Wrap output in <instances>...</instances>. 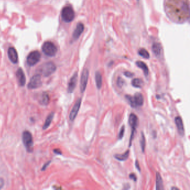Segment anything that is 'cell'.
<instances>
[{
  "instance_id": "1",
  "label": "cell",
  "mask_w": 190,
  "mask_h": 190,
  "mask_svg": "<svg viewBox=\"0 0 190 190\" xmlns=\"http://www.w3.org/2000/svg\"><path fill=\"white\" fill-rule=\"evenodd\" d=\"M164 7L167 15L174 22L183 23L189 18V0H165Z\"/></svg>"
},
{
  "instance_id": "2",
  "label": "cell",
  "mask_w": 190,
  "mask_h": 190,
  "mask_svg": "<svg viewBox=\"0 0 190 190\" xmlns=\"http://www.w3.org/2000/svg\"><path fill=\"white\" fill-rule=\"evenodd\" d=\"M39 70L41 75L45 77H48L56 71V66L54 63L48 62L41 65Z\"/></svg>"
},
{
  "instance_id": "3",
  "label": "cell",
  "mask_w": 190,
  "mask_h": 190,
  "mask_svg": "<svg viewBox=\"0 0 190 190\" xmlns=\"http://www.w3.org/2000/svg\"><path fill=\"white\" fill-rule=\"evenodd\" d=\"M42 51L46 55L53 57L55 55L57 49L55 44L51 41H46L42 45Z\"/></svg>"
},
{
  "instance_id": "4",
  "label": "cell",
  "mask_w": 190,
  "mask_h": 190,
  "mask_svg": "<svg viewBox=\"0 0 190 190\" xmlns=\"http://www.w3.org/2000/svg\"><path fill=\"white\" fill-rule=\"evenodd\" d=\"M61 15L64 21L68 23H70L74 20L75 13L71 6H66L62 9Z\"/></svg>"
},
{
  "instance_id": "5",
  "label": "cell",
  "mask_w": 190,
  "mask_h": 190,
  "mask_svg": "<svg viewBox=\"0 0 190 190\" xmlns=\"http://www.w3.org/2000/svg\"><path fill=\"white\" fill-rule=\"evenodd\" d=\"M23 142L24 145L29 152L33 150V141L31 133L29 131H25L23 133Z\"/></svg>"
},
{
  "instance_id": "6",
  "label": "cell",
  "mask_w": 190,
  "mask_h": 190,
  "mask_svg": "<svg viewBox=\"0 0 190 190\" xmlns=\"http://www.w3.org/2000/svg\"><path fill=\"white\" fill-rule=\"evenodd\" d=\"M41 59V54L39 51L35 50L31 52L27 57V63L32 66L39 62Z\"/></svg>"
},
{
  "instance_id": "7",
  "label": "cell",
  "mask_w": 190,
  "mask_h": 190,
  "mask_svg": "<svg viewBox=\"0 0 190 190\" xmlns=\"http://www.w3.org/2000/svg\"><path fill=\"white\" fill-rule=\"evenodd\" d=\"M129 125H130V126L131 127V128H132V133H131V135L130 141H129V147H131L132 140L133 139V138H134L136 128H137V125H138V118L134 113H132L129 116Z\"/></svg>"
},
{
  "instance_id": "8",
  "label": "cell",
  "mask_w": 190,
  "mask_h": 190,
  "mask_svg": "<svg viewBox=\"0 0 190 190\" xmlns=\"http://www.w3.org/2000/svg\"><path fill=\"white\" fill-rule=\"evenodd\" d=\"M42 85V80L39 74L33 75L30 80L27 87L29 89H35L40 87Z\"/></svg>"
},
{
  "instance_id": "9",
  "label": "cell",
  "mask_w": 190,
  "mask_h": 190,
  "mask_svg": "<svg viewBox=\"0 0 190 190\" xmlns=\"http://www.w3.org/2000/svg\"><path fill=\"white\" fill-rule=\"evenodd\" d=\"M89 70L87 69H84L82 72L81 75L80 84V89L82 93H84L86 89L88 78H89Z\"/></svg>"
},
{
  "instance_id": "10",
  "label": "cell",
  "mask_w": 190,
  "mask_h": 190,
  "mask_svg": "<svg viewBox=\"0 0 190 190\" xmlns=\"http://www.w3.org/2000/svg\"><path fill=\"white\" fill-rule=\"evenodd\" d=\"M81 103V99L79 98L76 102V103H75L74 105L73 106L69 114V119L71 121H74L76 118L78 113L79 111Z\"/></svg>"
},
{
  "instance_id": "11",
  "label": "cell",
  "mask_w": 190,
  "mask_h": 190,
  "mask_svg": "<svg viewBox=\"0 0 190 190\" xmlns=\"http://www.w3.org/2000/svg\"><path fill=\"white\" fill-rule=\"evenodd\" d=\"M78 81V72H75L72 76L69 81L68 86V92L69 93H72L75 90Z\"/></svg>"
},
{
  "instance_id": "12",
  "label": "cell",
  "mask_w": 190,
  "mask_h": 190,
  "mask_svg": "<svg viewBox=\"0 0 190 190\" xmlns=\"http://www.w3.org/2000/svg\"><path fill=\"white\" fill-rule=\"evenodd\" d=\"M16 78L20 87H24L26 84V77L23 70L21 68L17 69L16 73Z\"/></svg>"
},
{
  "instance_id": "13",
  "label": "cell",
  "mask_w": 190,
  "mask_h": 190,
  "mask_svg": "<svg viewBox=\"0 0 190 190\" xmlns=\"http://www.w3.org/2000/svg\"><path fill=\"white\" fill-rule=\"evenodd\" d=\"M8 56L10 60L13 64H17L18 61V54L16 49L14 47L8 48Z\"/></svg>"
},
{
  "instance_id": "14",
  "label": "cell",
  "mask_w": 190,
  "mask_h": 190,
  "mask_svg": "<svg viewBox=\"0 0 190 190\" xmlns=\"http://www.w3.org/2000/svg\"><path fill=\"white\" fill-rule=\"evenodd\" d=\"M84 30V26L82 23H79L77 25L75 30L72 33V38L74 40H77L79 39L80 36L83 33Z\"/></svg>"
},
{
  "instance_id": "15",
  "label": "cell",
  "mask_w": 190,
  "mask_h": 190,
  "mask_svg": "<svg viewBox=\"0 0 190 190\" xmlns=\"http://www.w3.org/2000/svg\"><path fill=\"white\" fill-rule=\"evenodd\" d=\"M174 121L179 134L181 136H183L185 133V129L182 118L180 117H176Z\"/></svg>"
},
{
  "instance_id": "16",
  "label": "cell",
  "mask_w": 190,
  "mask_h": 190,
  "mask_svg": "<svg viewBox=\"0 0 190 190\" xmlns=\"http://www.w3.org/2000/svg\"><path fill=\"white\" fill-rule=\"evenodd\" d=\"M135 107H141L144 103V98L142 94L140 93H137L133 96Z\"/></svg>"
},
{
  "instance_id": "17",
  "label": "cell",
  "mask_w": 190,
  "mask_h": 190,
  "mask_svg": "<svg viewBox=\"0 0 190 190\" xmlns=\"http://www.w3.org/2000/svg\"><path fill=\"white\" fill-rule=\"evenodd\" d=\"M39 102L42 105L46 106L48 105L50 102V96L48 93L46 92L42 93L40 96Z\"/></svg>"
},
{
  "instance_id": "18",
  "label": "cell",
  "mask_w": 190,
  "mask_h": 190,
  "mask_svg": "<svg viewBox=\"0 0 190 190\" xmlns=\"http://www.w3.org/2000/svg\"><path fill=\"white\" fill-rule=\"evenodd\" d=\"M162 51V48L160 44L157 42L153 44L152 46V51L155 55L157 57H159L161 55Z\"/></svg>"
},
{
  "instance_id": "19",
  "label": "cell",
  "mask_w": 190,
  "mask_h": 190,
  "mask_svg": "<svg viewBox=\"0 0 190 190\" xmlns=\"http://www.w3.org/2000/svg\"><path fill=\"white\" fill-rule=\"evenodd\" d=\"M95 80L96 86L97 88L98 89H101V87H102L103 79H102V75L99 71H96L95 72Z\"/></svg>"
},
{
  "instance_id": "20",
  "label": "cell",
  "mask_w": 190,
  "mask_h": 190,
  "mask_svg": "<svg viewBox=\"0 0 190 190\" xmlns=\"http://www.w3.org/2000/svg\"><path fill=\"white\" fill-rule=\"evenodd\" d=\"M163 183L162 177L159 172L156 173V190H163Z\"/></svg>"
},
{
  "instance_id": "21",
  "label": "cell",
  "mask_w": 190,
  "mask_h": 190,
  "mask_svg": "<svg viewBox=\"0 0 190 190\" xmlns=\"http://www.w3.org/2000/svg\"><path fill=\"white\" fill-rule=\"evenodd\" d=\"M135 64H136V65L138 67H139V68L142 69L145 76H148V75L149 70H148V66H147V65L146 64L144 63V62H141V61H138L135 63Z\"/></svg>"
},
{
  "instance_id": "22",
  "label": "cell",
  "mask_w": 190,
  "mask_h": 190,
  "mask_svg": "<svg viewBox=\"0 0 190 190\" xmlns=\"http://www.w3.org/2000/svg\"><path fill=\"white\" fill-rule=\"evenodd\" d=\"M129 156V150H127L123 154H116L114 156V158L120 161H126Z\"/></svg>"
},
{
  "instance_id": "23",
  "label": "cell",
  "mask_w": 190,
  "mask_h": 190,
  "mask_svg": "<svg viewBox=\"0 0 190 190\" xmlns=\"http://www.w3.org/2000/svg\"><path fill=\"white\" fill-rule=\"evenodd\" d=\"M54 113L52 112L50 114H49L48 117L46 118V120L44 123V124L43 126V129H46L49 127L53 121V119L54 118Z\"/></svg>"
},
{
  "instance_id": "24",
  "label": "cell",
  "mask_w": 190,
  "mask_h": 190,
  "mask_svg": "<svg viewBox=\"0 0 190 190\" xmlns=\"http://www.w3.org/2000/svg\"><path fill=\"white\" fill-rule=\"evenodd\" d=\"M132 85L134 87L141 88L143 85V81L139 78H135L132 81Z\"/></svg>"
},
{
  "instance_id": "25",
  "label": "cell",
  "mask_w": 190,
  "mask_h": 190,
  "mask_svg": "<svg viewBox=\"0 0 190 190\" xmlns=\"http://www.w3.org/2000/svg\"><path fill=\"white\" fill-rule=\"evenodd\" d=\"M138 54H139V55L141 56L143 58H145V59H148L150 57L149 53L145 49H143V48L139 50Z\"/></svg>"
},
{
  "instance_id": "26",
  "label": "cell",
  "mask_w": 190,
  "mask_h": 190,
  "mask_svg": "<svg viewBox=\"0 0 190 190\" xmlns=\"http://www.w3.org/2000/svg\"><path fill=\"white\" fill-rule=\"evenodd\" d=\"M140 144H141V148L143 152H144L145 148H146V138L144 133L142 132L141 133V137L140 140Z\"/></svg>"
},
{
  "instance_id": "27",
  "label": "cell",
  "mask_w": 190,
  "mask_h": 190,
  "mask_svg": "<svg viewBox=\"0 0 190 190\" xmlns=\"http://www.w3.org/2000/svg\"><path fill=\"white\" fill-rule=\"evenodd\" d=\"M125 132V126H123L120 129L119 135H118V139H122L124 136Z\"/></svg>"
},
{
  "instance_id": "28",
  "label": "cell",
  "mask_w": 190,
  "mask_h": 190,
  "mask_svg": "<svg viewBox=\"0 0 190 190\" xmlns=\"http://www.w3.org/2000/svg\"><path fill=\"white\" fill-rule=\"evenodd\" d=\"M124 84V80L122 79L120 77H119L117 80V85L119 87H122Z\"/></svg>"
},
{
  "instance_id": "29",
  "label": "cell",
  "mask_w": 190,
  "mask_h": 190,
  "mask_svg": "<svg viewBox=\"0 0 190 190\" xmlns=\"http://www.w3.org/2000/svg\"><path fill=\"white\" fill-rule=\"evenodd\" d=\"M124 74L126 77H127L128 78H132L133 76V74L131 72H129V71H126L124 73Z\"/></svg>"
},
{
  "instance_id": "30",
  "label": "cell",
  "mask_w": 190,
  "mask_h": 190,
  "mask_svg": "<svg viewBox=\"0 0 190 190\" xmlns=\"http://www.w3.org/2000/svg\"><path fill=\"white\" fill-rule=\"evenodd\" d=\"M50 162H51V161H48V162H46V163H45V164H44V165L43 167H42V169H41V171H44L46 170V169L47 168V167H48L49 166V165H50Z\"/></svg>"
},
{
  "instance_id": "31",
  "label": "cell",
  "mask_w": 190,
  "mask_h": 190,
  "mask_svg": "<svg viewBox=\"0 0 190 190\" xmlns=\"http://www.w3.org/2000/svg\"><path fill=\"white\" fill-rule=\"evenodd\" d=\"M129 178H131V179H132V180H133L134 181H137V177H136V176H135V174H133V173H132V174H130V175H129Z\"/></svg>"
},
{
  "instance_id": "32",
  "label": "cell",
  "mask_w": 190,
  "mask_h": 190,
  "mask_svg": "<svg viewBox=\"0 0 190 190\" xmlns=\"http://www.w3.org/2000/svg\"><path fill=\"white\" fill-rule=\"evenodd\" d=\"M4 185H5L4 180L2 178H0V190L3 188V187L4 186Z\"/></svg>"
},
{
  "instance_id": "33",
  "label": "cell",
  "mask_w": 190,
  "mask_h": 190,
  "mask_svg": "<svg viewBox=\"0 0 190 190\" xmlns=\"http://www.w3.org/2000/svg\"><path fill=\"white\" fill-rule=\"evenodd\" d=\"M135 167H136V168L139 171V172H141V168H140V166H139V162H138V161L137 159L136 161H135Z\"/></svg>"
},
{
  "instance_id": "34",
  "label": "cell",
  "mask_w": 190,
  "mask_h": 190,
  "mask_svg": "<svg viewBox=\"0 0 190 190\" xmlns=\"http://www.w3.org/2000/svg\"><path fill=\"white\" fill-rule=\"evenodd\" d=\"M54 152L56 154H58V155H61L62 154V151L60 150H58V149H55L54 150Z\"/></svg>"
},
{
  "instance_id": "35",
  "label": "cell",
  "mask_w": 190,
  "mask_h": 190,
  "mask_svg": "<svg viewBox=\"0 0 190 190\" xmlns=\"http://www.w3.org/2000/svg\"><path fill=\"white\" fill-rule=\"evenodd\" d=\"M171 189H172V190H179L178 188H177V187H172V188H171Z\"/></svg>"
}]
</instances>
